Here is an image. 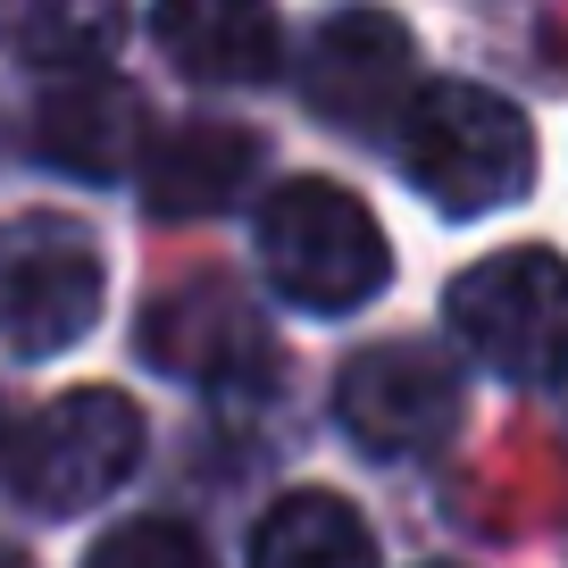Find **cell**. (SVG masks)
<instances>
[{"mask_svg":"<svg viewBox=\"0 0 568 568\" xmlns=\"http://www.w3.org/2000/svg\"><path fill=\"white\" fill-rule=\"evenodd\" d=\"M393 160H402L409 193H426L444 217H485L501 201H527L535 184V125L510 92L468 84V75H435L409 84V101L385 125Z\"/></svg>","mask_w":568,"mask_h":568,"instance_id":"6da1fadb","label":"cell"},{"mask_svg":"<svg viewBox=\"0 0 568 568\" xmlns=\"http://www.w3.org/2000/svg\"><path fill=\"white\" fill-rule=\"evenodd\" d=\"M251 243H260V276L276 284V302L310 310V318H352L393 276L385 226L368 217V201L326 176H284L260 201Z\"/></svg>","mask_w":568,"mask_h":568,"instance_id":"7a4b0ae2","label":"cell"},{"mask_svg":"<svg viewBox=\"0 0 568 568\" xmlns=\"http://www.w3.org/2000/svg\"><path fill=\"white\" fill-rule=\"evenodd\" d=\"M142 444H151V426H142L134 393L75 385L0 444V477L34 518H84L142 468Z\"/></svg>","mask_w":568,"mask_h":568,"instance_id":"3957f363","label":"cell"},{"mask_svg":"<svg viewBox=\"0 0 568 568\" xmlns=\"http://www.w3.org/2000/svg\"><path fill=\"white\" fill-rule=\"evenodd\" d=\"M109 302V260L92 226L59 210L0 217V352L18 359H59L101 326Z\"/></svg>","mask_w":568,"mask_h":568,"instance_id":"277c9868","label":"cell"},{"mask_svg":"<svg viewBox=\"0 0 568 568\" xmlns=\"http://www.w3.org/2000/svg\"><path fill=\"white\" fill-rule=\"evenodd\" d=\"M444 318H452V343L468 359H485L494 376L544 393L560 376V318H568L560 251L518 243V251H494V260L460 267L444 293Z\"/></svg>","mask_w":568,"mask_h":568,"instance_id":"5b68a950","label":"cell"},{"mask_svg":"<svg viewBox=\"0 0 568 568\" xmlns=\"http://www.w3.org/2000/svg\"><path fill=\"white\" fill-rule=\"evenodd\" d=\"M335 418L376 460L435 452L452 426H460V368H452L435 343H368V352L335 376Z\"/></svg>","mask_w":568,"mask_h":568,"instance_id":"8992f818","label":"cell"},{"mask_svg":"<svg viewBox=\"0 0 568 568\" xmlns=\"http://www.w3.org/2000/svg\"><path fill=\"white\" fill-rule=\"evenodd\" d=\"M409 84H418V51H409V26L393 9L352 0V9L318 18V34L302 42V101L335 134H385Z\"/></svg>","mask_w":568,"mask_h":568,"instance_id":"52a82bcc","label":"cell"},{"mask_svg":"<svg viewBox=\"0 0 568 568\" xmlns=\"http://www.w3.org/2000/svg\"><path fill=\"white\" fill-rule=\"evenodd\" d=\"M142 134H151L142 92L118 84V75H101V68L59 75L34 101V118H26V151H34L51 176H75V184H125L134 160H142Z\"/></svg>","mask_w":568,"mask_h":568,"instance_id":"ba28073f","label":"cell"},{"mask_svg":"<svg viewBox=\"0 0 568 568\" xmlns=\"http://www.w3.org/2000/svg\"><path fill=\"white\" fill-rule=\"evenodd\" d=\"M142 359L193 376V385H267L276 376V343H267L260 310L226 284H184L160 293L142 318Z\"/></svg>","mask_w":568,"mask_h":568,"instance_id":"9c48e42d","label":"cell"},{"mask_svg":"<svg viewBox=\"0 0 568 568\" xmlns=\"http://www.w3.org/2000/svg\"><path fill=\"white\" fill-rule=\"evenodd\" d=\"M151 34L184 84L210 92H251L284 68L276 0H151Z\"/></svg>","mask_w":568,"mask_h":568,"instance_id":"30bf717a","label":"cell"},{"mask_svg":"<svg viewBox=\"0 0 568 568\" xmlns=\"http://www.w3.org/2000/svg\"><path fill=\"white\" fill-rule=\"evenodd\" d=\"M267 168V142L251 125H168V134H142V210L151 217H217L243 201V184Z\"/></svg>","mask_w":568,"mask_h":568,"instance_id":"8fae6325","label":"cell"},{"mask_svg":"<svg viewBox=\"0 0 568 568\" xmlns=\"http://www.w3.org/2000/svg\"><path fill=\"white\" fill-rule=\"evenodd\" d=\"M125 42V0H0V59L42 75L109 68Z\"/></svg>","mask_w":568,"mask_h":568,"instance_id":"7c38bea8","label":"cell"},{"mask_svg":"<svg viewBox=\"0 0 568 568\" xmlns=\"http://www.w3.org/2000/svg\"><path fill=\"white\" fill-rule=\"evenodd\" d=\"M251 568H376V535L343 494H284L251 527Z\"/></svg>","mask_w":568,"mask_h":568,"instance_id":"4fadbf2b","label":"cell"},{"mask_svg":"<svg viewBox=\"0 0 568 568\" xmlns=\"http://www.w3.org/2000/svg\"><path fill=\"white\" fill-rule=\"evenodd\" d=\"M84 568H217V551L184 518H125L84 551Z\"/></svg>","mask_w":568,"mask_h":568,"instance_id":"5bb4252c","label":"cell"},{"mask_svg":"<svg viewBox=\"0 0 568 568\" xmlns=\"http://www.w3.org/2000/svg\"><path fill=\"white\" fill-rule=\"evenodd\" d=\"M0 568H34V560H26V551H18V544H0Z\"/></svg>","mask_w":568,"mask_h":568,"instance_id":"9a60e30c","label":"cell"},{"mask_svg":"<svg viewBox=\"0 0 568 568\" xmlns=\"http://www.w3.org/2000/svg\"><path fill=\"white\" fill-rule=\"evenodd\" d=\"M426 568H435V560H426Z\"/></svg>","mask_w":568,"mask_h":568,"instance_id":"2e32d148","label":"cell"}]
</instances>
